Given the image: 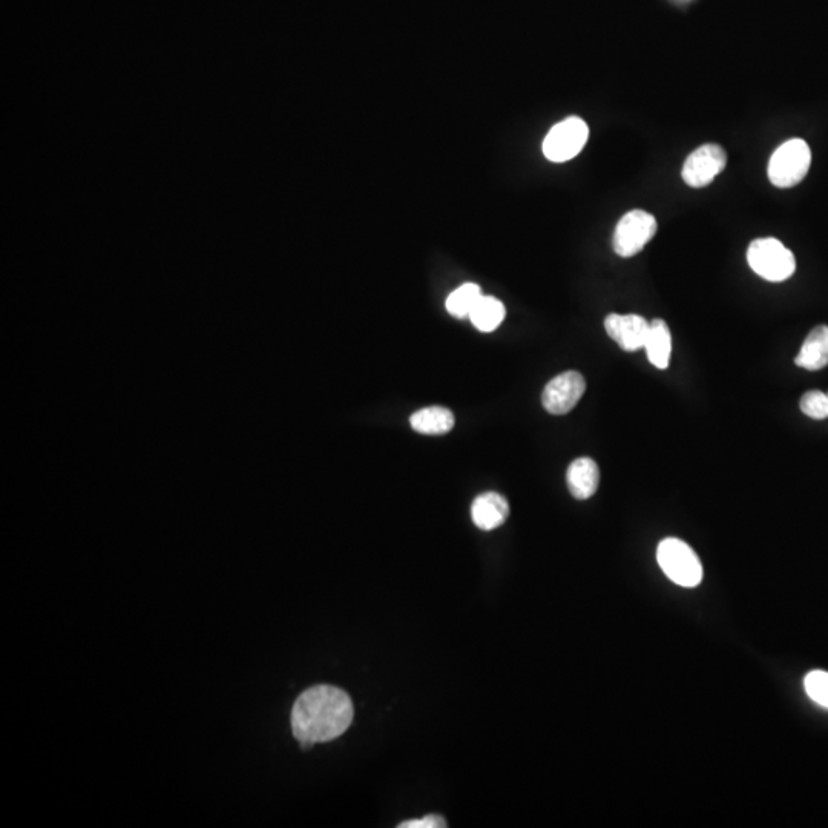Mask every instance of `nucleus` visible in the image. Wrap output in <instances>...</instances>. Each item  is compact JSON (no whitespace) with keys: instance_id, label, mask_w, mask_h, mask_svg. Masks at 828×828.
<instances>
[{"instance_id":"nucleus-1","label":"nucleus","mask_w":828,"mask_h":828,"mask_svg":"<svg viewBox=\"0 0 828 828\" xmlns=\"http://www.w3.org/2000/svg\"><path fill=\"white\" fill-rule=\"evenodd\" d=\"M355 717L352 698L335 686L309 687L293 704L290 724L303 747L329 743L349 730Z\"/></svg>"},{"instance_id":"nucleus-2","label":"nucleus","mask_w":828,"mask_h":828,"mask_svg":"<svg viewBox=\"0 0 828 828\" xmlns=\"http://www.w3.org/2000/svg\"><path fill=\"white\" fill-rule=\"evenodd\" d=\"M657 560L667 579L683 588H695L703 580V565L683 540L669 537L661 540L657 549Z\"/></svg>"},{"instance_id":"nucleus-3","label":"nucleus","mask_w":828,"mask_h":828,"mask_svg":"<svg viewBox=\"0 0 828 828\" xmlns=\"http://www.w3.org/2000/svg\"><path fill=\"white\" fill-rule=\"evenodd\" d=\"M812 165V151L802 138H792L782 143L769 161L770 183L779 189H789L801 183L809 174Z\"/></svg>"},{"instance_id":"nucleus-4","label":"nucleus","mask_w":828,"mask_h":828,"mask_svg":"<svg viewBox=\"0 0 828 828\" xmlns=\"http://www.w3.org/2000/svg\"><path fill=\"white\" fill-rule=\"evenodd\" d=\"M747 261L756 275L766 281L781 283L795 273L796 260L792 250L776 238H759L747 250Z\"/></svg>"},{"instance_id":"nucleus-5","label":"nucleus","mask_w":828,"mask_h":828,"mask_svg":"<svg viewBox=\"0 0 828 828\" xmlns=\"http://www.w3.org/2000/svg\"><path fill=\"white\" fill-rule=\"evenodd\" d=\"M657 220L649 212L635 209L623 215L615 227L614 244L618 257L631 258L644 249V246L657 234Z\"/></svg>"},{"instance_id":"nucleus-6","label":"nucleus","mask_w":828,"mask_h":828,"mask_svg":"<svg viewBox=\"0 0 828 828\" xmlns=\"http://www.w3.org/2000/svg\"><path fill=\"white\" fill-rule=\"evenodd\" d=\"M589 138V128L580 117H568L552 126L543 140V154L549 161L565 163L582 152Z\"/></svg>"},{"instance_id":"nucleus-7","label":"nucleus","mask_w":828,"mask_h":828,"mask_svg":"<svg viewBox=\"0 0 828 828\" xmlns=\"http://www.w3.org/2000/svg\"><path fill=\"white\" fill-rule=\"evenodd\" d=\"M726 165V151L720 145L707 143L687 157L681 177L690 188H706L726 169Z\"/></svg>"},{"instance_id":"nucleus-8","label":"nucleus","mask_w":828,"mask_h":828,"mask_svg":"<svg viewBox=\"0 0 828 828\" xmlns=\"http://www.w3.org/2000/svg\"><path fill=\"white\" fill-rule=\"evenodd\" d=\"M586 381L579 372H565L546 384L542 404L554 416L568 414L585 395Z\"/></svg>"},{"instance_id":"nucleus-9","label":"nucleus","mask_w":828,"mask_h":828,"mask_svg":"<svg viewBox=\"0 0 828 828\" xmlns=\"http://www.w3.org/2000/svg\"><path fill=\"white\" fill-rule=\"evenodd\" d=\"M651 322L640 315H617L611 313L606 316L605 329L609 338L617 342L620 349L626 352H637L644 349L649 335Z\"/></svg>"},{"instance_id":"nucleus-10","label":"nucleus","mask_w":828,"mask_h":828,"mask_svg":"<svg viewBox=\"0 0 828 828\" xmlns=\"http://www.w3.org/2000/svg\"><path fill=\"white\" fill-rule=\"evenodd\" d=\"M510 516V505L499 493L488 491L480 494L471 505V519L482 531H493L505 523Z\"/></svg>"},{"instance_id":"nucleus-11","label":"nucleus","mask_w":828,"mask_h":828,"mask_svg":"<svg viewBox=\"0 0 828 828\" xmlns=\"http://www.w3.org/2000/svg\"><path fill=\"white\" fill-rule=\"evenodd\" d=\"M566 483L569 493L575 499L586 500L594 496L600 483V470L589 457L575 459L566 471Z\"/></svg>"},{"instance_id":"nucleus-12","label":"nucleus","mask_w":828,"mask_h":828,"mask_svg":"<svg viewBox=\"0 0 828 828\" xmlns=\"http://www.w3.org/2000/svg\"><path fill=\"white\" fill-rule=\"evenodd\" d=\"M798 367L818 372L828 365V327L818 326L809 333L795 358Z\"/></svg>"},{"instance_id":"nucleus-13","label":"nucleus","mask_w":828,"mask_h":828,"mask_svg":"<svg viewBox=\"0 0 828 828\" xmlns=\"http://www.w3.org/2000/svg\"><path fill=\"white\" fill-rule=\"evenodd\" d=\"M648 359L654 367L666 370L672 353V336L669 326L663 319H654L649 326V335L644 344Z\"/></svg>"},{"instance_id":"nucleus-14","label":"nucleus","mask_w":828,"mask_h":828,"mask_svg":"<svg viewBox=\"0 0 828 828\" xmlns=\"http://www.w3.org/2000/svg\"><path fill=\"white\" fill-rule=\"evenodd\" d=\"M410 425L418 433L441 436L453 430L454 414L448 408L434 405L411 414Z\"/></svg>"},{"instance_id":"nucleus-15","label":"nucleus","mask_w":828,"mask_h":828,"mask_svg":"<svg viewBox=\"0 0 828 828\" xmlns=\"http://www.w3.org/2000/svg\"><path fill=\"white\" fill-rule=\"evenodd\" d=\"M505 315V306L499 299L482 295L468 318L479 332L490 333L502 324Z\"/></svg>"},{"instance_id":"nucleus-16","label":"nucleus","mask_w":828,"mask_h":828,"mask_svg":"<svg viewBox=\"0 0 828 828\" xmlns=\"http://www.w3.org/2000/svg\"><path fill=\"white\" fill-rule=\"evenodd\" d=\"M480 298H482L480 287L474 283H467L448 296L445 307L454 318H468Z\"/></svg>"},{"instance_id":"nucleus-17","label":"nucleus","mask_w":828,"mask_h":828,"mask_svg":"<svg viewBox=\"0 0 828 828\" xmlns=\"http://www.w3.org/2000/svg\"><path fill=\"white\" fill-rule=\"evenodd\" d=\"M802 413L815 421H824L828 418V396L819 390H810L805 393L799 402Z\"/></svg>"},{"instance_id":"nucleus-18","label":"nucleus","mask_w":828,"mask_h":828,"mask_svg":"<svg viewBox=\"0 0 828 828\" xmlns=\"http://www.w3.org/2000/svg\"><path fill=\"white\" fill-rule=\"evenodd\" d=\"M805 692L819 706L828 709V672L813 671L804 680Z\"/></svg>"},{"instance_id":"nucleus-19","label":"nucleus","mask_w":828,"mask_h":828,"mask_svg":"<svg viewBox=\"0 0 828 828\" xmlns=\"http://www.w3.org/2000/svg\"><path fill=\"white\" fill-rule=\"evenodd\" d=\"M447 827V822L442 816L428 815L425 818L413 819V821H405L399 825V828H444Z\"/></svg>"},{"instance_id":"nucleus-20","label":"nucleus","mask_w":828,"mask_h":828,"mask_svg":"<svg viewBox=\"0 0 828 828\" xmlns=\"http://www.w3.org/2000/svg\"><path fill=\"white\" fill-rule=\"evenodd\" d=\"M827 396H828V391H827Z\"/></svg>"}]
</instances>
